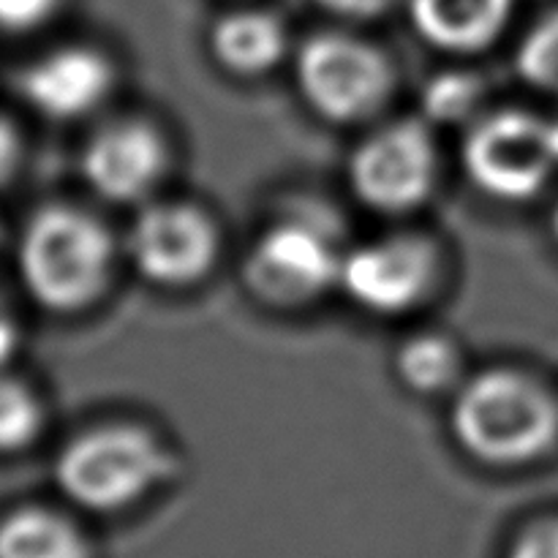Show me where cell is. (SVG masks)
Here are the masks:
<instances>
[{
	"mask_svg": "<svg viewBox=\"0 0 558 558\" xmlns=\"http://www.w3.org/2000/svg\"><path fill=\"white\" fill-rule=\"evenodd\" d=\"M118 243L96 213L74 202H47L16 238V270L27 298L49 314H82L107 294Z\"/></svg>",
	"mask_w": 558,
	"mask_h": 558,
	"instance_id": "1",
	"label": "cell"
},
{
	"mask_svg": "<svg viewBox=\"0 0 558 558\" xmlns=\"http://www.w3.org/2000/svg\"><path fill=\"white\" fill-rule=\"evenodd\" d=\"M450 430L483 466H529L558 445V398L529 371L485 368L452 396Z\"/></svg>",
	"mask_w": 558,
	"mask_h": 558,
	"instance_id": "2",
	"label": "cell"
},
{
	"mask_svg": "<svg viewBox=\"0 0 558 558\" xmlns=\"http://www.w3.org/2000/svg\"><path fill=\"white\" fill-rule=\"evenodd\" d=\"M178 469L161 436L140 423H98L80 430L54 458L60 494L90 512H118L145 499Z\"/></svg>",
	"mask_w": 558,
	"mask_h": 558,
	"instance_id": "3",
	"label": "cell"
},
{
	"mask_svg": "<svg viewBox=\"0 0 558 558\" xmlns=\"http://www.w3.org/2000/svg\"><path fill=\"white\" fill-rule=\"evenodd\" d=\"M294 82L322 120L360 125L374 120L396 96V65L368 38L319 31L294 52Z\"/></svg>",
	"mask_w": 558,
	"mask_h": 558,
	"instance_id": "4",
	"label": "cell"
},
{
	"mask_svg": "<svg viewBox=\"0 0 558 558\" xmlns=\"http://www.w3.org/2000/svg\"><path fill=\"white\" fill-rule=\"evenodd\" d=\"M343 254L330 223L289 213L267 223L245 251L243 283L267 308H305L341 283Z\"/></svg>",
	"mask_w": 558,
	"mask_h": 558,
	"instance_id": "5",
	"label": "cell"
},
{
	"mask_svg": "<svg viewBox=\"0 0 558 558\" xmlns=\"http://www.w3.org/2000/svg\"><path fill=\"white\" fill-rule=\"evenodd\" d=\"M469 180L499 202H529L545 189L558 163L556 125L521 107L483 112L463 136Z\"/></svg>",
	"mask_w": 558,
	"mask_h": 558,
	"instance_id": "6",
	"label": "cell"
},
{
	"mask_svg": "<svg viewBox=\"0 0 558 558\" xmlns=\"http://www.w3.org/2000/svg\"><path fill=\"white\" fill-rule=\"evenodd\" d=\"M354 199L379 216H412L439 183V147L425 120L401 118L379 125L349 156Z\"/></svg>",
	"mask_w": 558,
	"mask_h": 558,
	"instance_id": "7",
	"label": "cell"
},
{
	"mask_svg": "<svg viewBox=\"0 0 558 558\" xmlns=\"http://www.w3.org/2000/svg\"><path fill=\"white\" fill-rule=\"evenodd\" d=\"M125 254L153 287L189 289L216 267L221 232L210 213L194 202L150 199L131 223Z\"/></svg>",
	"mask_w": 558,
	"mask_h": 558,
	"instance_id": "8",
	"label": "cell"
},
{
	"mask_svg": "<svg viewBox=\"0 0 558 558\" xmlns=\"http://www.w3.org/2000/svg\"><path fill=\"white\" fill-rule=\"evenodd\" d=\"M439 272L436 240L420 232H390L343 254L338 287L368 314L403 316L434 294Z\"/></svg>",
	"mask_w": 558,
	"mask_h": 558,
	"instance_id": "9",
	"label": "cell"
},
{
	"mask_svg": "<svg viewBox=\"0 0 558 558\" xmlns=\"http://www.w3.org/2000/svg\"><path fill=\"white\" fill-rule=\"evenodd\" d=\"M167 136L145 118H112L87 136L80 172L109 205H145L169 172Z\"/></svg>",
	"mask_w": 558,
	"mask_h": 558,
	"instance_id": "10",
	"label": "cell"
},
{
	"mask_svg": "<svg viewBox=\"0 0 558 558\" xmlns=\"http://www.w3.org/2000/svg\"><path fill=\"white\" fill-rule=\"evenodd\" d=\"M118 82V69L93 44H60L16 74V93L41 118L54 123L82 120L104 107Z\"/></svg>",
	"mask_w": 558,
	"mask_h": 558,
	"instance_id": "11",
	"label": "cell"
},
{
	"mask_svg": "<svg viewBox=\"0 0 558 558\" xmlns=\"http://www.w3.org/2000/svg\"><path fill=\"white\" fill-rule=\"evenodd\" d=\"M515 0H409V20L428 47L477 54L505 36Z\"/></svg>",
	"mask_w": 558,
	"mask_h": 558,
	"instance_id": "12",
	"label": "cell"
},
{
	"mask_svg": "<svg viewBox=\"0 0 558 558\" xmlns=\"http://www.w3.org/2000/svg\"><path fill=\"white\" fill-rule=\"evenodd\" d=\"M210 54L227 74L238 80H256L287 58V27L272 11L234 9L210 25Z\"/></svg>",
	"mask_w": 558,
	"mask_h": 558,
	"instance_id": "13",
	"label": "cell"
},
{
	"mask_svg": "<svg viewBox=\"0 0 558 558\" xmlns=\"http://www.w3.org/2000/svg\"><path fill=\"white\" fill-rule=\"evenodd\" d=\"M0 558H93L74 521L47 507H20L0 529Z\"/></svg>",
	"mask_w": 558,
	"mask_h": 558,
	"instance_id": "14",
	"label": "cell"
},
{
	"mask_svg": "<svg viewBox=\"0 0 558 558\" xmlns=\"http://www.w3.org/2000/svg\"><path fill=\"white\" fill-rule=\"evenodd\" d=\"M396 376L414 396L456 392L463 381L461 349L439 332H420L398 347Z\"/></svg>",
	"mask_w": 558,
	"mask_h": 558,
	"instance_id": "15",
	"label": "cell"
},
{
	"mask_svg": "<svg viewBox=\"0 0 558 558\" xmlns=\"http://www.w3.org/2000/svg\"><path fill=\"white\" fill-rule=\"evenodd\" d=\"M47 412L38 392L25 379L5 376L0 390V445L5 452H22L38 439Z\"/></svg>",
	"mask_w": 558,
	"mask_h": 558,
	"instance_id": "16",
	"label": "cell"
},
{
	"mask_svg": "<svg viewBox=\"0 0 558 558\" xmlns=\"http://www.w3.org/2000/svg\"><path fill=\"white\" fill-rule=\"evenodd\" d=\"M485 85L472 71H445L423 90V109L430 123H461L480 118Z\"/></svg>",
	"mask_w": 558,
	"mask_h": 558,
	"instance_id": "17",
	"label": "cell"
},
{
	"mask_svg": "<svg viewBox=\"0 0 558 558\" xmlns=\"http://www.w3.org/2000/svg\"><path fill=\"white\" fill-rule=\"evenodd\" d=\"M515 65L529 85L558 96V5L529 27L518 47Z\"/></svg>",
	"mask_w": 558,
	"mask_h": 558,
	"instance_id": "18",
	"label": "cell"
},
{
	"mask_svg": "<svg viewBox=\"0 0 558 558\" xmlns=\"http://www.w3.org/2000/svg\"><path fill=\"white\" fill-rule=\"evenodd\" d=\"M63 0H0V22L9 36H27L47 27Z\"/></svg>",
	"mask_w": 558,
	"mask_h": 558,
	"instance_id": "19",
	"label": "cell"
},
{
	"mask_svg": "<svg viewBox=\"0 0 558 558\" xmlns=\"http://www.w3.org/2000/svg\"><path fill=\"white\" fill-rule=\"evenodd\" d=\"M507 558H558V518L537 521L523 529Z\"/></svg>",
	"mask_w": 558,
	"mask_h": 558,
	"instance_id": "20",
	"label": "cell"
},
{
	"mask_svg": "<svg viewBox=\"0 0 558 558\" xmlns=\"http://www.w3.org/2000/svg\"><path fill=\"white\" fill-rule=\"evenodd\" d=\"M322 11L343 22H371L392 9L396 0H314Z\"/></svg>",
	"mask_w": 558,
	"mask_h": 558,
	"instance_id": "21",
	"label": "cell"
},
{
	"mask_svg": "<svg viewBox=\"0 0 558 558\" xmlns=\"http://www.w3.org/2000/svg\"><path fill=\"white\" fill-rule=\"evenodd\" d=\"M556 232H558V213H556Z\"/></svg>",
	"mask_w": 558,
	"mask_h": 558,
	"instance_id": "22",
	"label": "cell"
}]
</instances>
